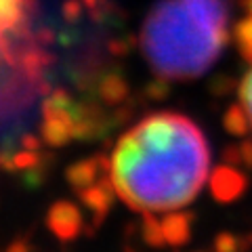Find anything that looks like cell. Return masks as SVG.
Instances as JSON below:
<instances>
[{
  "mask_svg": "<svg viewBox=\"0 0 252 252\" xmlns=\"http://www.w3.org/2000/svg\"><path fill=\"white\" fill-rule=\"evenodd\" d=\"M208 147L195 126L175 114L143 120L116 147V193L137 210L189 204L206 179Z\"/></svg>",
  "mask_w": 252,
  "mask_h": 252,
  "instance_id": "6da1fadb",
  "label": "cell"
},
{
  "mask_svg": "<svg viewBox=\"0 0 252 252\" xmlns=\"http://www.w3.org/2000/svg\"><path fill=\"white\" fill-rule=\"evenodd\" d=\"M223 0H160L141 30V49L158 76L198 78L227 42Z\"/></svg>",
  "mask_w": 252,
  "mask_h": 252,
  "instance_id": "7a4b0ae2",
  "label": "cell"
},
{
  "mask_svg": "<svg viewBox=\"0 0 252 252\" xmlns=\"http://www.w3.org/2000/svg\"><path fill=\"white\" fill-rule=\"evenodd\" d=\"M46 227L55 233L59 242H72L84 229V220L80 215V208L72 202L59 200L55 202L49 215H46Z\"/></svg>",
  "mask_w": 252,
  "mask_h": 252,
  "instance_id": "3957f363",
  "label": "cell"
},
{
  "mask_svg": "<svg viewBox=\"0 0 252 252\" xmlns=\"http://www.w3.org/2000/svg\"><path fill=\"white\" fill-rule=\"evenodd\" d=\"M78 193H80V200L84 202V206L93 210L94 227H99L101 223H103L107 210L112 208L114 198L118 195L116 193V183H114L112 175H103L97 181V183L89 185L86 189H82V191H78Z\"/></svg>",
  "mask_w": 252,
  "mask_h": 252,
  "instance_id": "277c9868",
  "label": "cell"
},
{
  "mask_svg": "<svg viewBox=\"0 0 252 252\" xmlns=\"http://www.w3.org/2000/svg\"><path fill=\"white\" fill-rule=\"evenodd\" d=\"M248 181L242 175L240 170H235V166H219L215 168L210 177V191L215 195V200H219L220 204H229L233 200H238L244 193Z\"/></svg>",
  "mask_w": 252,
  "mask_h": 252,
  "instance_id": "5b68a950",
  "label": "cell"
},
{
  "mask_svg": "<svg viewBox=\"0 0 252 252\" xmlns=\"http://www.w3.org/2000/svg\"><path fill=\"white\" fill-rule=\"evenodd\" d=\"M193 219H195L193 212H172V215L164 217L162 229L170 246H183V244L189 242V233H191L189 227H191Z\"/></svg>",
  "mask_w": 252,
  "mask_h": 252,
  "instance_id": "8992f818",
  "label": "cell"
},
{
  "mask_svg": "<svg viewBox=\"0 0 252 252\" xmlns=\"http://www.w3.org/2000/svg\"><path fill=\"white\" fill-rule=\"evenodd\" d=\"M101 172L103 170H101V164H99V156H94V158H89V160H80V162L72 164L65 172V179H67V183L72 185V189L82 191V189H86L89 185L97 183V177Z\"/></svg>",
  "mask_w": 252,
  "mask_h": 252,
  "instance_id": "52a82bcc",
  "label": "cell"
},
{
  "mask_svg": "<svg viewBox=\"0 0 252 252\" xmlns=\"http://www.w3.org/2000/svg\"><path fill=\"white\" fill-rule=\"evenodd\" d=\"M97 93L105 105H120L128 97V82L118 72H107L97 82Z\"/></svg>",
  "mask_w": 252,
  "mask_h": 252,
  "instance_id": "ba28073f",
  "label": "cell"
},
{
  "mask_svg": "<svg viewBox=\"0 0 252 252\" xmlns=\"http://www.w3.org/2000/svg\"><path fill=\"white\" fill-rule=\"evenodd\" d=\"M40 132H42V141L51 147H61L74 139L72 128H69L59 116H42Z\"/></svg>",
  "mask_w": 252,
  "mask_h": 252,
  "instance_id": "9c48e42d",
  "label": "cell"
},
{
  "mask_svg": "<svg viewBox=\"0 0 252 252\" xmlns=\"http://www.w3.org/2000/svg\"><path fill=\"white\" fill-rule=\"evenodd\" d=\"M223 126L233 137H246L250 132V116L246 112V107L231 105L223 118Z\"/></svg>",
  "mask_w": 252,
  "mask_h": 252,
  "instance_id": "30bf717a",
  "label": "cell"
},
{
  "mask_svg": "<svg viewBox=\"0 0 252 252\" xmlns=\"http://www.w3.org/2000/svg\"><path fill=\"white\" fill-rule=\"evenodd\" d=\"M235 42H238L242 57L252 63V11L246 19H242L235 26Z\"/></svg>",
  "mask_w": 252,
  "mask_h": 252,
  "instance_id": "8fae6325",
  "label": "cell"
},
{
  "mask_svg": "<svg viewBox=\"0 0 252 252\" xmlns=\"http://www.w3.org/2000/svg\"><path fill=\"white\" fill-rule=\"evenodd\" d=\"M141 231H143V240L145 244H149L152 248H162L166 244V235H164L162 223L158 219H154L152 215L143 217V225H141Z\"/></svg>",
  "mask_w": 252,
  "mask_h": 252,
  "instance_id": "7c38bea8",
  "label": "cell"
},
{
  "mask_svg": "<svg viewBox=\"0 0 252 252\" xmlns=\"http://www.w3.org/2000/svg\"><path fill=\"white\" fill-rule=\"evenodd\" d=\"M250 246V240L248 238H235V235L231 233H219L215 238V244H212V248H215V252H246Z\"/></svg>",
  "mask_w": 252,
  "mask_h": 252,
  "instance_id": "4fadbf2b",
  "label": "cell"
},
{
  "mask_svg": "<svg viewBox=\"0 0 252 252\" xmlns=\"http://www.w3.org/2000/svg\"><path fill=\"white\" fill-rule=\"evenodd\" d=\"M13 158H15V166H17V170H32V168H36L38 164L42 162L44 154L30 152V149H21V152H15Z\"/></svg>",
  "mask_w": 252,
  "mask_h": 252,
  "instance_id": "5bb4252c",
  "label": "cell"
},
{
  "mask_svg": "<svg viewBox=\"0 0 252 252\" xmlns=\"http://www.w3.org/2000/svg\"><path fill=\"white\" fill-rule=\"evenodd\" d=\"M13 147H11V141L0 147V170L4 172H17V166H15V158H13Z\"/></svg>",
  "mask_w": 252,
  "mask_h": 252,
  "instance_id": "9a60e30c",
  "label": "cell"
},
{
  "mask_svg": "<svg viewBox=\"0 0 252 252\" xmlns=\"http://www.w3.org/2000/svg\"><path fill=\"white\" fill-rule=\"evenodd\" d=\"M240 97H242V105L246 107L248 116L252 118V69L248 72V76L244 78L242 89H240Z\"/></svg>",
  "mask_w": 252,
  "mask_h": 252,
  "instance_id": "2e32d148",
  "label": "cell"
},
{
  "mask_svg": "<svg viewBox=\"0 0 252 252\" xmlns=\"http://www.w3.org/2000/svg\"><path fill=\"white\" fill-rule=\"evenodd\" d=\"M223 162L225 164H229V166H235L238 168L240 164H242V152H240V147H225V152H223Z\"/></svg>",
  "mask_w": 252,
  "mask_h": 252,
  "instance_id": "e0dca14e",
  "label": "cell"
},
{
  "mask_svg": "<svg viewBox=\"0 0 252 252\" xmlns=\"http://www.w3.org/2000/svg\"><path fill=\"white\" fill-rule=\"evenodd\" d=\"M147 94L154 101H162L168 94V84L166 82H154V84H149L147 86Z\"/></svg>",
  "mask_w": 252,
  "mask_h": 252,
  "instance_id": "ac0fdd59",
  "label": "cell"
},
{
  "mask_svg": "<svg viewBox=\"0 0 252 252\" xmlns=\"http://www.w3.org/2000/svg\"><path fill=\"white\" fill-rule=\"evenodd\" d=\"M19 145H21V149H30V152H40V139H38L36 135H32V132H26V135H21Z\"/></svg>",
  "mask_w": 252,
  "mask_h": 252,
  "instance_id": "d6986e66",
  "label": "cell"
},
{
  "mask_svg": "<svg viewBox=\"0 0 252 252\" xmlns=\"http://www.w3.org/2000/svg\"><path fill=\"white\" fill-rule=\"evenodd\" d=\"M240 152H242V164L244 166H248V168H252V141L250 139H246L240 145Z\"/></svg>",
  "mask_w": 252,
  "mask_h": 252,
  "instance_id": "ffe728a7",
  "label": "cell"
},
{
  "mask_svg": "<svg viewBox=\"0 0 252 252\" xmlns=\"http://www.w3.org/2000/svg\"><path fill=\"white\" fill-rule=\"evenodd\" d=\"M63 13H65V19L74 21V19L80 17V4H78V2H72V0H69V2L63 6Z\"/></svg>",
  "mask_w": 252,
  "mask_h": 252,
  "instance_id": "44dd1931",
  "label": "cell"
},
{
  "mask_svg": "<svg viewBox=\"0 0 252 252\" xmlns=\"http://www.w3.org/2000/svg\"><path fill=\"white\" fill-rule=\"evenodd\" d=\"M6 252H32V246L26 238H17L9 248H6Z\"/></svg>",
  "mask_w": 252,
  "mask_h": 252,
  "instance_id": "7402d4cb",
  "label": "cell"
},
{
  "mask_svg": "<svg viewBox=\"0 0 252 252\" xmlns=\"http://www.w3.org/2000/svg\"><path fill=\"white\" fill-rule=\"evenodd\" d=\"M126 252H135V250H132V248H126Z\"/></svg>",
  "mask_w": 252,
  "mask_h": 252,
  "instance_id": "603a6c76",
  "label": "cell"
},
{
  "mask_svg": "<svg viewBox=\"0 0 252 252\" xmlns=\"http://www.w3.org/2000/svg\"><path fill=\"white\" fill-rule=\"evenodd\" d=\"M248 240H250V244H252V235H248Z\"/></svg>",
  "mask_w": 252,
  "mask_h": 252,
  "instance_id": "cb8c5ba5",
  "label": "cell"
}]
</instances>
